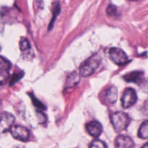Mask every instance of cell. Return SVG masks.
Listing matches in <instances>:
<instances>
[{
    "label": "cell",
    "instance_id": "ba28073f",
    "mask_svg": "<svg viewBox=\"0 0 148 148\" xmlns=\"http://www.w3.org/2000/svg\"><path fill=\"white\" fill-rule=\"evenodd\" d=\"M14 123V117L7 112H3L1 115V130L4 132L10 131Z\"/></svg>",
    "mask_w": 148,
    "mask_h": 148
},
{
    "label": "cell",
    "instance_id": "2e32d148",
    "mask_svg": "<svg viewBox=\"0 0 148 148\" xmlns=\"http://www.w3.org/2000/svg\"><path fill=\"white\" fill-rule=\"evenodd\" d=\"M106 12L108 15L109 16L116 15L117 13V8L115 7V6L110 4V5L108 7V8H107Z\"/></svg>",
    "mask_w": 148,
    "mask_h": 148
},
{
    "label": "cell",
    "instance_id": "5b68a950",
    "mask_svg": "<svg viewBox=\"0 0 148 148\" xmlns=\"http://www.w3.org/2000/svg\"><path fill=\"white\" fill-rule=\"evenodd\" d=\"M10 132L13 138L21 142H27L30 138V131L25 126H12Z\"/></svg>",
    "mask_w": 148,
    "mask_h": 148
},
{
    "label": "cell",
    "instance_id": "3957f363",
    "mask_svg": "<svg viewBox=\"0 0 148 148\" xmlns=\"http://www.w3.org/2000/svg\"><path fill=\"white\" fill-rule=\"evenodd\" d=\"M109 57L113 62L118 65H123L129 62V58L127 54L117 47H113L109 50Z\"/></svg>",
    "mask_w": 148,
    "mask_h": 148
},
{
    "label": "cell",
    "instance_id": "e0dca14e",
    "mask_svg": "<svg viewBox=\"0 0 148 148\" xmlns=\"http://www.w3.org/2000/svg\"><path fill=\"white\" fill-rule=\"evenodd\" d=\"M142 148H148V142H147V143H146L145 145H143V147H142Z\"/></svg>",
    "mask_w": 148,
    "mask_h": 148
},
{
    "label": "cell",
    "instance_id": "9a60e30c",
    "mask_svg": "<svg viewBox=\"0 0 148 148\" xmlns=\"http://www.w3.org/2000/svg\"><path fill=\"white\" fill-rule=\"evenodd\" d=\"M30 47V43H29L28 41H27L25 38H22L21 40H20V49H21V51L25 52V51L29 49Z\"/></svg>",
    "mask_w": 148,
    "mask_h": 148
},
{
    "label": "cell",
    "instance_id": "277c9868",
    "mask_svg": "<svg viewBox=\"0 0 148 148\" xmlns=\"http://www.w3.org/2000/svg\"><path fill=\"white\" fill-rule=\"evenodd\" d=\"M137 100V95L135 90L132 88H127L124 90L121 97V104L124 108H130L134 105Z\"/></svg>",
    "mask_w": 148,
    "mask_h": 148
},
{
    "label": "cell",
    "instance_id": "7c38bea8",
    "mask_svg": "<svg viewBox=\"0 0 148 148\" xmlns=\"http://www.w3.org/2000/svg\"><path fill=\"white\" fill-rule=\"evenodd\" d=\"M138 136L143 139H148V120L143 122L138 131Z\"/></svg>",
    "mask_w": 148,
    "mask_h": 148
},
{
    "label": "cell",
    "instance_id": "8fae6325",
    "mask_svg": "<svg viewBox=\"0 0 148 148\" xmlns=\"http://www.w3.org/2000/svg\"><path fill=\"white\" fill-rule=\"evenodd\" d=\"M144 73L141 71H133V72L127 73L123 78L127 82H133L136 84H139L143 80Z\"/></svg>",
    "mask_w": 148,
    "mask_h": 148
},
{
    "label": "cell",
    "instance_id": "6da1fadb",
    "mask_svg": "<svg viewBox=\"0 0 148 148\" xmlns=\"http://www.w3.org/2000/svg\"><path fill=\"white\" fill-rule=\"evenodd\" d=\"M101 63V59L98 55H93L85 61L79 68V75L88 77L96 72Z\"/></svg>",
    "mask_w": 148,
    "mask_h": 148
},
{
    "label": "cell",
    "instance_id": "9c48e42d",
    "mask_svg": "<svg viewBox=\"0 0 148 148\" xmlns=\"http://www.w3.org/2000/svg\"><path fill=\"white\" fill-rule=\"evenodd\" d=\"M86 130L90 136L93 137H98L103 131L102 125L98 121L92 120L88 122L86 124Z\"/></svg>",
    "mask_w": 148,
    "mask_h": 148
},
{
    "label": "cell",
    "instance_id": "30bf717a",
    "mask_svg": "<svg viewBox=\"0 0 148 148\" xmlns=\"http://www.w3.org/2000/svg\"><path fill=\"white\" fill-rule=\"evenodd\" d=\"M134 143L132 139L126 135H119L115 140L116 148H134Z\"/></svg>",
    "mask_w": 148,
    "mask_h": 148
},
{
    "label": "cell",
    "instance_id": "7a4b0ae2",
    "mask_svg": "<svg viewBox=\"0 0 148 148\" xmlns=\"http://www.w3.org/2000/svg\"><path fill=\"white\" fill-rule=\"evenodd\" d=\"M111 121L116 131L121 132L127 129L131 122V119L127 113L116 112L111 115Z\"/></svg>",
    "mask_w": 148,
    "mask_h": 148
},
{
    "label": "cell",
    "instance_id": "8992f818",
    "mask_svg": "<svg viewBox=\"0 0 148 148\" xmlns=\"http://www.w3.org/2000/svg\"><path fill=\"white\" fill-rule=\"evenodd\" d=\"M118 97V90L115 86H111L106 89L101 97L103 104H110L116 102Z\"/></svg>",
    "mask_w": 148,
    "mask_h": 148
},
{
    "label": "cell",
    "instance_id": "4fadbf2b",
    "mask_svg": "<svg viewBox=\"0 0 148 148\" xmlns=\"http://www.w3.org/2000/svg\"><path fill=\"white\" fill-rule=\"evenodd\" d=\"M79 81V75L77 73H72L69 75L66 81V86H72L73 85H76L77 83Z\"/></svg>",
    "mask_w": 148,
    "mask_h": 148
},
{
    "label": "cell",
    "instance_id": "ac0fdd59",
    "mask_svg": "<svg viewBox=\"0 0 148 148\" xmlns=\"http://www.w3.org/2000/svg\"><path fill=\"white\" fill-rule=\"evenodd\" d=\"M131 1H137V0H131Z\"/></svg>",
    "mask_w": 148,
    "mask_h": 148
},
{
    "label": "cell",
    "instance_id": "52a82bcc",
    "mask_svg": "<svg viewBox=\"0 0 148 148\" xmlns=\"http://www.w3.org/2000/svg\"><path fill=\"white\" fill-rule=\"evenodd\" d=\"M11 68V63L9 60L4 57H1L0 59V81L1 84H4V83L7 81L9 76V71Z\"/></svg>",
    "mask_w": 148,
    "mask_h": 148
},
{
    "label": "cell",
    "instance_id": "5bb4252c",
    "mask_svg": "<svg viewBox=\"0 0 148 148\" xmlns=\"http://www.w3.org/2000/svg\"><path fill=\"white\" fill-rule=\"evenodd\" d=\"M90 148H108L106 144L103 141L96 139L94 140L90 145Z\"/></svg>",
    "mask_w": 148,
    "mask_h": 148
}]
</instances>
